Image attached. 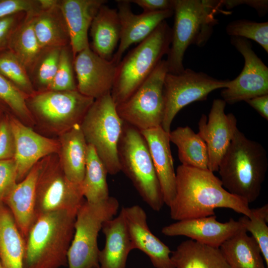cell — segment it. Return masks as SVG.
Instances as JSON below:
<instances>
[{
    "mask_svg": "<svg viewBox=\"0 0 268 268\" xmlns=\"http://www.w3.org/2000/svg\"><path fill=\"white\" fill-rule=\"evenodd\" d=\"M118 155L121 171L144 201L152 210L160 211L164 202L147 143L139 130L125 122Z\"/></svg>",
    "mask_w": 268,
    "mask_h": 268,
    "instance_id": "obj_6",
    "label": "cell"
},
{
    "mask_svg": "<svg viewBox=\"0 0 268 268\" xmlns=\"http://www.w3.org/2000/svg\"><path fill=\"white\" fill-rule=\"evenodd\" d=\"M61 49L44 50L31 73H34L35 82L41 89L39 91L47 90L52 83L58 67Z\"/></svg>",
    "mask_w": 268,
    "mask_h": 268,
    "instance_id": "obj_38",
    "label": "cell"
},
{
    "mask_svg": "<svg viewBox=\"0 0 268 268\" xmlns=\"http://www.w3.org/2000/svg\"><path fill=\"white\" fill-rule=\"evenodd\" d=\"M266 120H268V94L257 96L246 101Z\"/></svg>",
    "mask_w": 268,
    "mask_h": 268,
    "instance_id": "obj_45",
    "label": "cell"
},
{
    "mask_svg": "<svg viewBox=\"0 0 268 268\" xmlns=\"http://www.w3.org/2000/svg\"><path fill=\"white\" fill-rule=\"evenodd\" d=\"M167 72L166 61L162 60L134 92L116 106L124 122L139 131L161 126L164 113V82Z\"/></svg>",
    "mask_w": 268,
    "mask_h": 268,
    "instance_id": "obj_10",
    "label": "cell"
},
{
    "mask_svg": "<svg viewBox=\"0 0 268 268\" xmlns=\"http://www.w3.org/2000/svg\"><path fill=\"white\" fill-rule=\"evenodd\" d=\"M40 10H47L52 8L59 4L60 0H38Z\"/></svg>",
    "mask_w": 268,
    "mask_h": 268,
    "instance_id": "obj_46",
    "label": "cell"
},
{
    "mask_svg": "<svg viewBox=\"0 0 268 268\" xmlns=\"http://www.w3.org/2000/svg\"><path fill=\"white\" fill-rule=\"evenodd\" d=\"M225 30L231 37L249 39L256 42L268 53V22L238 19L229 22Z\"/></svg>",
    "mask_w": 268,
    "mask_h": 268,
    "instance_id": "obj_36",
    "label": "cell"
},
{
    "mask_svg": "<svg viewBox=\"0 0 268 268\" xmlns=\"http://www.w3.org/2000/svg\"><path fill=\"white\" fill-rule=\"evenodd\" d=\"M243 228L233 218L225 222L215 215L186 219L165 226L161 230L167 236H184L201 244L219 248L227 239Z\"/></svg>",
    "mask_w": 268,
    "mask_h": 268,
    "instance_id": "obj_18",
    "label": "cell"
},
{
    "mask_svg": "<svg viewBox=\"0 0 268 268\" xmlns=\"http://www.w3.org/2000/svg\"><path fill=\"white\" fill-rule=\"evenodd\" d=\"M231 44L243 56L245 63L240 74L229 80L221 96L229 104L268 94V68L252 49L248 39L232 37Z\"/></svg>",
    "mask_w": 268,
    "mask_h": 268,
    "instance_id": "obj_13",
    "label": "cell"
},
{
    "mask_svg": "<svg viewBox=\"0 0 268 268\" xmlns=\"http://www.w3.org/2000/svg\"><path fill=\"white\" fill-rule=\"evenodd\" d=\"M8 113L3 112L0 118V160L13 159L15 154V138Z\"/></svg>",
    "mask_w": 268,
    "mask_h": 268,
    "instance_id": "obj_39",
    "label": "cell"
},
{
    "mask_svg": "<svg viewBox=\"0 0 268 268\" xmlns=\"http://www.w3.org/2000/svg\"><path fill=\"white\" fill-rule=\"evenodd\" d=\"M221 5H224L228 9L242 4H246L254 8L259 15L263 16L268 11V1L267 0H221Z\"/></svg>",
    "mask_w": 268,
    "mask_h": 268,
    "instance_id": "obj_44",
    "label": "cell"
},
{
    "mask_svg": "<svg viewBox=\"0 0 268 268\" xmlns=\"http://www.w3.org/2000/svg\"><path fill=\"white\" fill-rule=\"evenodd\" d=\"M170 141L178 148L181 165L208 170V154L206 145L198 134L188 126L179 127L169 133Z\"/></svg>",
    "mask_w": 268,
    "mask_h": 268,
    "instance_id": "obj_30",
    "label": "cell"
},
{
    "mask_svg": "<svg viewBox=\"0 0 268 268\" xmlns=\"http://www.w3.org/2000/svg\"><path fill=\"white\" fill-rule=\"evenodd\" d=\"M130 1L140 7L144 12L173 10V0H133Z\"/></svg>",
    "mask_w": 268,
    "mask_h": 268,
    "instance_id": "obj_43",
    "label": "cell"
},
{
    "mask_svg": "<svg viewBox=\"0 0 268 268\" xmlns=\"http://www.w3.org/2000/svg\"><path fill=\"white\" fill-rule=\"evenodd\" d=\"M117 65L102 58L88 47L74 57L77 90L82 94L97 99L111 93Z\"/></svg>",
    "mask_w": 268,
    "mask_h": 268,
    "instance_id": "obj_15",
    "label": "cell"
},
{
    "mask_svg": "<svg viewBox=\"0 0 268 268\" xmlns=\"http://www.w3.org/2000/svg\"><path fill=\"white\" fill-rule=\"evenodd\" d=\"M56 154L42 159L36 185L35 218L51 211H77L84 201L81 185L67 179Z\"/></svg>",
    "mask_w": 268,
    "mask_h": 268,
    "instance_id": "obj_12",
    "label": "cell"
},
{
    "mask_svg": "<svg viewBox=\"0 0 268 268\" xmlns=\"http://www.w3.org/2000/svg\"><path fill=\"white\" fill-rule=\"evenodd\" d=\"M105 0H60V7L67 24L73 57L90 47L88 33L92 22Z\"/></svg>",
    "mask_w": 268,
    "mask_h": 268,
    "instance_id": "obj_21",
    "label": "cell"
},
{
    "mask_svg": "<svg viewBox=\"0 0 268 268\" xmlns=\"http://www.w3.org/2000/svg\"><path fill=\"white\" fill-rule=\"evenodd\" d=\"M0 110L2 111L5 112L7 111V110L8 109L6 108V106H5L2 103L0 102Z\"/></svg>",
    "mask_w": 268,
    "mask_h": 268,
    "instance_id": "obj_47",
    "label": "cell"
},
{
    "mask_svg": "<svg viewBox=\"0 0 268 268\" xmlns=\"http://www.w3.org/2000/svg\"><path fill=\"white\" fill-rule=\"evenodd\" d=\"M251 210L249 217L243 215L238 221L258 244L268 267V205L267 203L257 208H251Z\"/></svg>",
    "mask_w": 268,
    "mask_h": 268,
    "instance_id": "obj_35",
    "label": "cell"
},
{
    "mask_svg": "<svg viewBox=\"0 0 268 268\" xmlns=\"http://www.w3.org/2000/svg\"><path fill=\"white\" fill-rule=\"evenodd\" d=\"M0 73L29 97L36 92L26 67L10 50L0 53Z\"/></svg>",
    "mask_w": 268,
    "mask_h": 268,
    "instance_id": "obj_33",
    "label": "cell"
},
{
    "mask_svg": "<svg viewBox=\"0 0 268 268\" xmlns=\"http://www.w3.org/2000/svg\"><path fill=\"white\" fill-rule=\"evenodd\" d=\"M73 60L70 45L61 49L57 72L46 90L63 91L77 90Z\"/></svg>",
    "mask_w": 268,
    "mask_h": 268,
    "instance_id": "obj_37",
    "label": "cell"
},
{
    "mask_svg": "<svg viewBox=\"0 0 268 268\" xmlns=\"http://www.w3.org/2000/svg\"><path fill=\"white\" fill-rule=\"evenodd\" d=\"M140 132L147 143L160 184L164 204L169 206L176 195V172L174 168L169 133L161 126Z\"/></svg>",
    "mask_w": 268,
    "mask_h": 268,
    "instance_id": "obj_20",
    "label": "cell"
},
{
    "mask_svg": "<svg viewBox=\"0 0 268 268\" xmlns=\"http://www.w3.org/2000/svg\"><path fill=\"white\" fill-rule=\"evenodd\" d=\"M35 12L26 14L14 32L9 48L24 65L29 75L43 51L34 29Z\"/></svg>",
    "mask_w": 268,
    "mask_h": 268,
    "instance_id": "obj_31",
    "label": "cell"
},
{
    "mask_svg": "<svg viewBox=\"0 0 268 268\" xmlns=\"http://www.w3.org/2000/svg\"><path fill=\"white\" fill-rule=\"evenodd\" d=\"M116 1L121 32L118 49L111 60L118 65L124 53L132 45L146 39L162 21L174 14V11L168 9L135 14L132 11L130 0Z\"/></svg>",
    "mask_w": 268,
    "mask_h": 268,
    "instance_id": "obj_17",
    "label": "cell"
},
{
    "mask_svg": "<svg viewBox=\"0 0 268 268\" xmlns=\"http://www.w3.org/2000/svg\"><path fill=\"white\" fill-rule=\"evenodd\" d=\"M59 135L57 155L60 165L69 180L81 185L85 173L88 144L80 124Z\"/></svg>",
    "mask_w": 268,
    "mask_h": 268,
    "instance_id": "obj_24",
    "label": "cell"
},
{
    "mask_svg": "<svg viewBox=\"0 0 268 268\" xmlns=\"http://www.w3.org/2000/svg\"><path fill=\"white\" fill-rule=\"evenodd\" d=\"M15 138L14 160L17 182L23 180L33 166L43 158L58 154V140L50 138L35 132L13 114L8 113Z\"/></svg>",
    "mask_w": 268,
    "mask_h": 268,
    "instance_id": "obj_16",
    "label": "cell"
},
{
    "mask_svg": "<svg viewBox=\"0 0 268 268\" xmlns=\"http://www.w3.org/2000/svg\"><path fill=\"white\" fill-rule=\"evenodd\" d=\"M0 268H3L0 260Z\"/></svg>",
    "mask_w": 268,
    "mask_h": 268,
    "instance_id": "obj_49",
    "label": "cell"
},
{
    "mask_svg": "<svg viewBox=\"0 0 268 268\" xmlns=\"http://www.w3.org/2000/svg\"><path fill=\"white\" fill-rule=\"evenodd\" d=\"M268 167L267 153L264 147L247 138L238 129L217 172L223 187L250 204L261 194Z\"/></svg>",
    "mask_w": 268,
    "mask_h": 268,
    "instance_id": "obj_2",
    "label": "cell"
},
{
    "mask_svg": "<svg viewBox=\"0 0 268 268\" xmlns=\"http://www.w3.org/2000/svg\"><path fill=\"white\" fill-rule=\"evenodd\" d=\"M171 259L175 268H230L219 248L191 239L182 242Z\"/></svg>",
    "mask_w": 268,
    "mask_h": 268,
    "instance_id": "obj_26",
    "label": "cell"
},
{
    "mask_svg": "<svg viewBox=\"0 0 268 268\" xmlns=\"http://www.w3.org/2000/svg\"><path fill=\"white\" fill-rule=\"evenodd\" d=\"M221 5L220 1L173 0L174 21L165 60L168 72L179 74L185 70L183 59L189 46L205 45L217 23L214 13Z\"/></svg>",
    "mask_w": 268,
    "mask_h": 268,
    "instance_id": "obj_4",
    "label": "cell"
},
{
    "mask_svg": "<svg viewBox=\"0 0 268 268\" xmlns=\"http://www.w3.org/2000/svg\"><path fill=\"white\" fill-rule=\"evenodd\" d=\"M114 197L91 203L85 200L77 209L73 237L67 253L68 268H99L98 237L103 223L117 213Z\"/></svg>",
    "mask_w": 268,
    "mask_h": 268,
    "instance_id": "obj_8",
    "label": "cell"
},
{
    "mask_svg": "<svg viewBox=\"0 0 268 268\" xmlns=\"http://www.w3.org/2000/svg\"><path fill=\"white\" fill-rule=\"evenodd\" d=\"M101 230L105 244L99 253V268H126L130 252L134 250L123 211L105 221Z\"/></svg>",
    "mask_w": 268,
    "mask_h": 268,
    "instance_id": "obj_23",
    "label": "cell"
},
{
    "mask_svg": "<svg viewBox=\"0 0 268 268\" xmlns=\"http://www.w3.org/2000/svg\"><path fill=\"white\" fill-rule=\"evenodd\" d=\"M41 164L42 159L16 183L3 202L11 211L24 240L35 219L36 185Z\"/></svg>",
    "mask_w": 268,
    "mask_h": 268,
    "instance_id": "obj_22",
    "label": "cell"
},
{
    "mask_svg": "<svg viewBox=\"0 0 268 268\" xmlns=\"http://www.w3.org/2000/svg\"><path fill=\"white\" fill-rule=\"evenodd\" d=\"M228 81L190 68H185L179 74L167 72L163 87L164 113L161 126L162 129L169 133L173 120L182 108L193 102L206 100L212 91L225 88Z\"/></svg>",
    "mask_w": 268,
    "mask_h": 268,
    "instance_id": "obj_11",
    "label": "cell"
},
{
    "mask_svg": "<svg viewBox=\"0 0 268 268\" xmlns=\"http://www.w3.org/2000/svg\"><path fill=\"white\" fill-rule=\"evenodd\" d=\"M26 14L17 13L0 18V53L9 50L14 32Z\"/></svg>",
    "mask_w": 268,
    "mask_h": 268,
    "instance_id": "obj_41",
    "label": "cell"
},
{
    "mask_svg": "<svg viewBox=\"0 0 268 268\" xmlns=\"http://www.w3.org/2000/svg\"><path fill=\"white\" fill-rule=\"evenodd\" d=\"M28 97L0 73V102L24 124L33 125L35 120L27 106Z\"/></svg>",
    "mask_w": 268,
    "mask_h": 268,
    "instance_id": "obj_34",
    "label": "cell"
},
{
    "mask_svg": "<svg viewBox=\"0 0 268 268\" xmlns=\"http://www.w3.org/2000/svg\"><path fill=\"white\" fill-rule=\"evenodd\" d=\"M92 50L103 59L111 60L120 42L121 25L117 9L102 5L90 27Z\"/></svg>",
    "mask_w": 268,
    "mask_h": 268,
    "instance_id": "obj_25",
    "label": "cell"
},
{
    "mask_svg": "<svg viewBox=\"0 0 268 268\" xmlns=\"http://www.w3.org/2000/svg\"><path fill=\"white\" fill-rule=\"evenodd\" d=\"M230 268H268L260 247L243 228L219 247Z\"/></svg>",
    "mask_w": 268,
    "mask_h": 268,
    "instance_id": "obj_28",
    "label": "cell"
},
{
    "mask_svg": "<svg viewBox=\"0 0 268 268\" xmlns=\"http://www.w3.org/2000/svg\"><path fill=\"white\" fill-rule=\"evenodd\" d=\"M226 104L223 99H214L208 119L202 114L198 123V134L206 145L208 170L212 172L218 171L220 161L238 129L234 115L225 113Z\"/></svg>",
    "mask_w": 268,
    "mask_h": 268,
    "instance_id": "obj_14",
    "label": "cell"
},
{
    "mask_svg": "<svg viewBox=\"0 0 268 268\" xmlns=\"http://www.w3.org/2000/svg\"><path fill=\"white\" fill-rule=\"evenodd\" d=\"M17 183V170L14 159L0 160V203Z\"/></svg>",
    "mask_w": 268,
    "mask_h": 268,
    "instance_id": "obj_40",
    "label": "cell"
},
{
    "mask_svg": "<svg viewBox=\"0 0 268 268\" xmlns=\"http://www.w3.org/2000/svg\"><path fill=\"white\" fill-rule=\"evenodd\" d=\"M171 218L180 221L215 215L225 208L249 217V204L228 192L214 172L180 165L176 170V195L169 205Z\"/></svg>",
    "mask_w": 268,
    "mask_h": 268,
    "instance_id": "obj_1",
    "label": "cell"
},
{
    "mask_svg": "<svg viewBox=\"0 0 268 268\" xmlns=\"http://www.w3.org/2000/svg\"><path fill=\"white\" fill-rule=\"evenodd\" d=\"M107 174L95 149L88 144L85 173L81 184L83 197L87 201L96 203L110 197Z\"/></svg>",
    "mask_w": 268,
    "mask_h": 268,
    "instance_id": "obj_32",
    "label": "cell"
},
{
    "mask_svg": "<svg viewBox=\"0 0 268 268\" xmlns=\"http://www.w3.org/2000/svg\"><path fill=\"white\" fill-rule=\"evenodd\" d=\"M94 100L77 90H43L29 96L27 104L34 119L49 131L60 134L81 124Z\"/></svg>",
    "mask_w": 268,
    "mask_h": 268,
    "instance_id": "obj_9",
    "label": "cell"
},
{
    "mask_svg": "<svg viewBox=\"0 0 268 268\" xmlns=\"http://www.w3.org/2000/svg\"><path fill=\"white\" fill-rule=\"evenodd\" d=\"M77 211L57 210L36 217L25 239L23 268L67 266Z\"/></svg>",
    "mask_w": 268,
    "mask_h": 268,
    "instance_id": "obj_3",
    "label": "cell"
},
{
    "mask_svg": "<svg viewBox=\"0 0 268 268\" xmlns=\"http://www.w3.org/2000/svg\"><path fill=\"white\" fill-rule=\"evenodd\" d=\"M172 29L162 21L144 41L130 51L117 66L111 92L116 106L127 100L147 79L167 55L171 45Z\"/></svg>",
    "mask_w": 268,
    "mask_h": 268,
    "instance_id": "obj_5",
    "label": "cell"
},
{
    "mask_svg": "<svg viewBox=\"0 0 268 268\" xmlns=\"http://www.w3.org/2000/svg\"><path fill=\"white\" fill-rule=\"evenodd\" d=\"M133 249L146 254L156 268H175L171 259L172 251L155 236L148 227L147 215L138 205L123 207Z\"/></svg>",
    "mask_w": 268,
    "mask_h": 268,
    "instance_id": "obj_19",
    "label": "cell"
},
{
    "mask_svg": "<svg viewBox=\"0 0 268 268\" xmlns=\"http://www.w3.org/2000/svg\"><path fill=\"white\" fill-rule=\"evenodd\" d=\"M123 125L111 93L95 99L80 124L87 144L94 147L110 175L121 171L118 146Z\"/></svg>",
    "mask_w": 268,
    "mask_h": 268,
    "instance_id": "obj_7",
    "label": "cell"
},
{
    "mask_svg": "<svg viewBox=\"0 0 268 268\" xmlns=\"http://www.w3.org/2000/svg\"><path fill=\"white\" fill-rule=\"evenodd\" d=\"M6 112H7V111H6ZM3 112H4V111H1V110H0V117H1V116Z\"/></svg>",
    "mask_w": 268,
    "mask_h": 268,
    "instance_id": "obj_48",
    "label": "cell"
},
{
    "mask_svg": "<svg viewBox=\"0 0 268 268\" xmlns=\"http://www.w3.org/2000/svg\"><path fill=\"white\" fill-rule=\"evenodd\" d=\"M40 9L38 0H0V18L17 13L36 12Z\"/></svg>",
    "mask_w": 268,
    "mask_h": 268,
    "instance_id": "obj_42",
    "label": "cell"
},
{
    "mask_svg": "<svg viewBox=\"0 0 268 268\" xmlns=\"http://www.w3.org/2000/svg\"><path fill=\"white\" fill-rule=\"evenodd\" d=\"M33 27L43 51L70 45L66 22L60 7L39 10L33 16Z\"/></svg>",
    "mask_w": 268,
    "mask_h": 268,
    "instance_id": "obj_27",
    "label": "cell"
},
{
    "mask_svg": "<svg viewBox=\"0 0 268 268\" xmlns=\"http://www.w3.org/2000/svg\"><path fill=\"white\" fill-rule=\"evenodd\" d=\"M25 240L13 216L0 203V260L3 268H23Z\"/></svg>",
    "mask_w": 268,
    "mask_h": 268,
    "instance_id": "obj_29",
    "label": "cell"
}]
</instances>
